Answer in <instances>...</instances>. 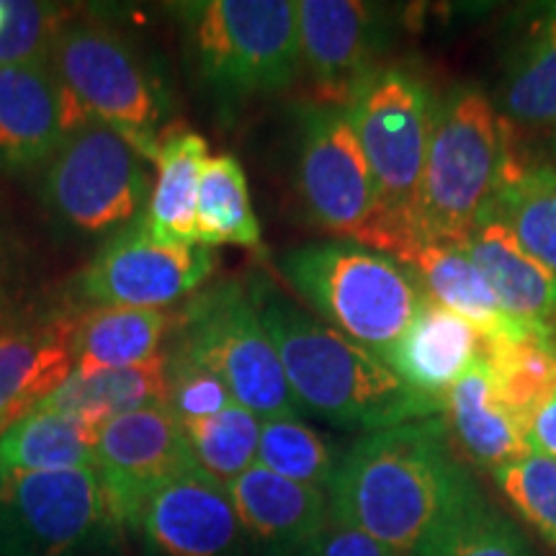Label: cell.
<instances>
[{
  "label": "cell",
  "instance_id": "1",
  "mask_svg": "<svg viewBox=\"0 0 556 556\" xmlns=\"http://www.w3.org/2000/svg\"><path fill=\"white\" fill-rule=\"evenodd\" d=\"M477 495L443 415L361 435L328 484L330 518L400 556H417Z\"/></svg>",
  "mask_w": 556,
  "mask_h": 556
},
{
  "label": "cell",
  "instance_id": "2",
  "mask_svg": "<svg viewBox=\"0 0 556 556\" xmlns=\"http://www.w3.org/2000/svg\"><path fill=\"white\" fill-rule=\"evenodd\" d=\"M250 294L302 413L364 435L443 415V402L415 392L374 353L281 291L258 281Z\"/></svg>",
  "mask_w": 556,
  "mask_h": 556
},
{
  "label": "cell",
  "instance_id": "3",
  "mask_svg": "<svg viewBox=\"0 0 556 556\" xmlns=\"http://www.w3.org/2000/svg\"><path fill=\"white\" fill-rule=\"evenodd\" d=\"M510 129L477 86L435 96L415 232L420 242H456L475 232L510 165Z\"/></svg>",
  "mask_w": 556,
  "mask_h": 556
},
{
  "label": "cell",
  "instance_id": "4",
  "mask_svg": "<svg viewBox=\"0 0 556 556\" xmlns=\"http://www.w3.org/2000/svg\"><path fill=\"white\" fill-rule=\"evenodd\" d=\"M178 16L193 75L222 111L283 93L302 73L294 0H201Z\"/></svg>",
  "mask_w": 556,
  "mask_h": 556
},
{
  "label": "cell",
  "instance_id": "5",
  "mask_svg": "<svg viewBox=\"0 0 556 556\" xmlns=\"http://www.w3.org/2000/svg\"><path fill=\"white\" fill-rule=\"evenodd\" d=\"M276 266L325 325L379 361L426 302L405 263L361 242H307L278 255Z\"/></svg>",
  "mask_w": 556,
  "mask_h": 556
},
{
  "label": "cell",
  "instance_id": "6",
  "mask_svg": "<svg viewBox=\"0 0 556 556\" xmlns=\"http://www.w3.org/2000/svg\"><path fill=\"white\" fill-rule=\"evenodd\" d=\"M50 65L80 119L103 122L155 163L173 101L155 65L127 31L75 11L54 41Z\"/></svg>",
  "mask_w": 556,
  "mask_h": 556
},
{
  "label": "cell",
  "instance_id": "7",
  "mask_svg": "<svg viewBox=\"0 0 556 556\" xmlns=\"http://www.w3.org/2000/svg\"><path fill=\"white\" fill-rule=\"evenodd\" d=\"M433 109L428 83L392 62L345 109L377 189L379 250L400 263L417 245L415 214Z\"/></svg>",
  "mask_w": 556,
  "mask_h": 556
},
{
  "label": "cell",
  "instance_id": "8",
  "mask_svg": "<svg viewBox=\"0 0 556 556\" xmlns=\"http://www.w3.org/2000/svg\"><path fill=\"white\" fill-rule=\"evenodd\" d=\"M124 533L96 469H0V556H116Z\"/></svg>",
  "mask_w": 556,
  "mask_h": 556
},
{
  "label": "cell",
  "instance_id": "9",
  "mask_svg": "<svg viewBox=\"0 0 556 556\" xmlns=\"http://www.w3.org/2000/svg\"><path fill=\"white\" fill-rule=\"evenodd\" d=\"M152 197L148 160L119 131L83 119L39 168V201L60 227L78 235L119 232Z\"/></svg>",
  "mask_w": 556,
  "mask_h": 556
},
{
  "label": "cell",
  "instance_id": "10",
  "mask_svg": "<svg viewBox=\"0 0 556 556\" xmlns=\"http://www.w3.org/2000/svg\"><path fill=\"white\" fill-rule=\"evenodd\" d=\"M173 348L212 368L240 407L261 420L302 415L253 294L242 283H219L193 296L173 319Z\"/></svg>",
  "mask_w": 556,
  "mask_h": 556
},
{
  "label": "cell",
  "instance_id": "11",
  "mask_svg": "<svg viewBox=\"0 0 556 556\" xmlns=\"http://www.w3.org/2000/svg\"><path fill=\"white\" fill-rule=\"evenodd\" d=\"M294 189L304 217L332 240L379 250L377 189L348 111L307 101L294 109Z\"/></svg>",
  "mask_w": 556,
  "mask_h": 556
},
{
  "label": "cell",
  "instance_id": "12",
  "mask_svg": "<svg viewBox=\"0 0 556 556\" xmlns=\"http://www.w3.org/2000/svg\"><path fill=\"white\" fill-rule=\"evenodd\" d=\"M214 268V248L163 245L150 235L142 214L103 242L75 276L73 289L90 307L157 309L197 291Z\"/></svg>",
  "mask_w": 556,
  "mask_h": 556
},
{
  "label": "cell",
  "instance_id": "13",
  "mask_svg": "<svg viewBox=\"0 0 556 556\" xmlns=\"http://www.w3.org/2000/svg\"><path fill=\"white\" fill-rule=\"evenodd\" d=\"M299 54L315 101L348 109L381 67L394 41L392 13L361 0H299Z\"/></svg>",
  "mask_w": 556,
  "mask_h": 556
},
{
  "label": "cell",
  "instance_id": "14",
  "mask_svg": "<svg viewBox=\"0 0 556 556\" xmlns=\"http://www.w3.org/2000/svg\"><path fill=\"white\" fill-rule=\"evenodd\" d=\"M96 456V471L127 533L139 507L157 486L199 467L184 422L170 405H152L111 417L101 428Z\"/></svg>",
  "mask_w": 556,
  "mask_h": 556
},
{
  "label": "cell",
  "instance_id": "15",
  "mask_svg": "<svg viewBox=\"0 0 556 556\" xmlns=\"http://www.w3.org/2000/svg\"><path fill=\"white\" fill-rule=\"evenodd\" d=\"M129 533L144 556H245L248 546L225 482L193 467L157 486Z\"/></svg>",
  "mask_w": 556,
  "mask_h": 556
},
{
  "label": "cell",
  "instance_id": "16",
  "mask_svg": "<svg viewBox=\"0 0 556 556\" xmlns=\"http://www.w3.org/2000/svg\"><path fill=\"white\" fill-rule=\"evenodd\" d=\"M83 119L50 62L0 65V170H37Z\"/></svg>",
  "mask_w": 556,
  "mask_h": 556
},
{
  "label": "cell",
  "instance_id": "17",
  "mask_svg": "<svg viewBox=\"0 0 556 556\" xmlns=\"http://www.w3.org/2000/svg\"><path fill=\"white\" fill-rule=\"evenodd\" d=\"M253 556H307L330 523L328 492L253 464L227 484Z\"/></svg>",
  "mask_w": 556,
  "mask_h": 556
},
{
  "label": "cell",
  "instance_id": "18",
  "mask_svg": "<svg viewBox=\"0 0 556 556\" xmlns=\"http://www.w3.org/2000/svg\"><path fill=\"white\" fill-rule=\"evenodd\" d=\"M475 266L495 291L500 307L528 336H556V276L533 258L516 235L492 214L462 242Z\"/></svg>",
  "mask_w": 556,
  "mask_h": 556
},
{
  "label": "cell",
  "instance_id": "19",
  "mask_svg": "<svg viewBox=\"0 0 556 556\" xmlns=\"http://www.w3.org/2000/svg\"><path fill=\"white\" fill-rule=\"evenodd\" d=\"M73 317L58 312L0 332V435L73 374Z\"/></svg>",
  "mask_w": 556,
  "mask_h": 556
},
{
  "label": "cell",
  "instance_id": "20",
  "mask_svg": "<svg viewBox=\"0 0 556 556\" xmlns=\"http://www.w3.org/2000/svg\"><path fill=\"white\" fill-rule=\"evenodd\" d=\"M482 351V332L426 299L397 343L381 356V364L392 368L415 392L443 402L451 387L477 364Z\"/></svg>",
  "mask_w": 556,
  "mask_h": 556
},
{
  "label": "cell",
  "instance_id": "21",
  "mask_svg": "<svg viewBox=\"0 0 556 556\" xmlns=\"http://www.w3.org/2000/svg\"><path fill=\"white\" fill-rule=\"evenodd\" d=\"M402 263L415 276L426 299L467 319L471 328L482 332L484 340L528 336L500 307L495 291L490 289L482 270L456 242H420L409 250Z\"/></svg>",
  "mask_w": 556,
  "mask_h": 556
},
{
  "label": "cell",
  "instance_id": "22",
  "mask_svg": "<svg viewBox=\"0 0 556 556\" xmlns=\"http://www.w3.org/2000/svg\"><path fill=\"white\" fill-rule=\"evenodd\" d=\"M443 420L467 462L490 475L528 454L523 430L500 402L482 356L451 387L443 400Z\"/></svg>",
  "mask_w": 556,
  "mask_h": 556
},
{
  "label": "cell",
  "instance_id": "23",
  "mask_svg": "<svg viewBox=\"0 0 556 556\" xmlns=\"http://www.w3.org/2000/svg\"><path fill=\"white\" fill-rule=\"evenodd\" d=\"M492 103L507 129L556 131V5L518 37Z\"/></svg>",
  "mask_w": 556,
  "mask_h": 556
},
{
  "label": "cell",
  "instance_id": "24",
  "mask_svg": "<svg viewBox=\"0 0 556 556\" xmlns=\"http://www.w3.org/2000/svg\"><path fill=\"white\" fill-rule=\"evenodd\" d=\"M208 157L206 139L186 124H168L160 135L157 180L144 225L163 245H201L197 229L199 178Z\"/></svg>",
  "mask_w": 556,
  "mask_h": 556
},
{
  "label": "cell",
  "instance_id": "25",
  "mask_svg": "<svg viewBox=\"0 0 556 556\" xmlns=\"http://www.w3.org/2000/svg\"><path fill=\"white\" fill-rule=\"evenodd\" d=\"M152 405H168L165 353L127 368H101V371L73 368L58 392L50 394L39 407L73 415L101 430L111 417Z\"/></svg>",
  "mask_w": 556,
  "mask_h": 556
},
{
  "label": "cell",
  "instance_id": "26",
  "mask_svg": "<svg viewBox=\"0 0 556 556\" xmlns=\"http://www.w3.org/2000/svg\"><path fill=\"white\" fill-rule=\"evenodd\" d=\"M173 317L148 307H90L73 317V361L78 371L127 368L160 356Z\"/></svg>",
  "mask_w": 556,
  "mask_h": 556
},
{
  "label": "cell",
  "instance_id": "27",
  "mask_svg": "<svg viewBox=\"0 0 556 556\" xmlns=\"http://www.w3.org/2000/svg\"><path fill=\"white\" fill-rule=\"evenodd\" d=\"M99 435V428L78 417L37 407L0 435V469H96Z\"/></svg>",
  "mask_w": 556,
  "mask_h": 556
},
{
  "label": "cell",
  "instance_id": "28",
  "mask_svg": "<svg viewBox=\"0 0 556 556\" xmlns=\"http://www.w3.org/2000/svg\"><path fill=\"white\" fill-rule=\"evenodd\" d=\"M486 214L503 222L520 245L556 276V165L510 160Z\"/></svg>",
  "mask_w": 556,
  "mask_h": 556
},
{
  "label": "cell",
  "instance_id": "29",
  "mask_svg": "<svg viewBox=\"0 0 556 556\" xmlns=\"http://www.w3.org/2000/svg\"><path fill=\"white\" fill-rule=\"evenodd\" d=\"M482 358L500 402L526 430L556 394V345L536 336L484 340Z\"/></svg>",
  "mask_w": 556,
  "mask_h": 556
},
{
  "label": "cell",
  "instance_id": "30",
  "mask_svg": "<svg viewBox=\"0 0 556 556\" xmlns=\"http://www.w3.org/2000/svg\"><path fill=\"white\" fill-rule=\"evenodd\" d=\"M199 242L206 248H261V222L250 199L248 176L229 152L206 157L197 199Z\"/></svg>",
  "mask_w": 556,
  "mask_h": 556
},
{
  "label": "cell",
  "instance_id": "31",
  "mask_svg": "<svg viewBox=\"0 0 556 556\" xmlns=\"http://www.w3.org/2000/svg\"><path fill=\"white\" fill-rule=\"evenodd\" d=\"M417 556H536L516 523L484 495L451 516Z\"/></svg>",
  "mask_w": 556,
  "mask_h": 556
},
{
  "label": "cell",
  "instance_id": "32",
  "mask_svg": "<svg viewBox=\"0 0 556 556\" xmlns=\"http://www.w3.org/2000/svg\"><path fill=\"white\" fill-rule=\"evenodd\" d=\"M340 456L330 443L299 417H276V420L261 422L255 464L274 475L328 492Z\"/></svg>",
  "mask_w": 556,
  "mask_h": 556
},
{
  "label": "cell",
  "instance_id": "33",
  "mask_svg": "<svg viewBox=\"0 0 556 556\" xmlns=\"http://www.w3.org/2000/svg\"><path fill=\"white\" fill-rule=\"evenodd\" d=\"M261 422V417L235 402L206 420L184 422V430L199 467L229 484L258 458Z\"/></svg>",
  "mask_w": 556,
  "mask_h": 556
},
{
  "label": "cell",
  "instance_id": "34",
  "mask_svg": "<svg viewBox=\"0 0 556 556\" xmlns=\"http://www.w3.org/2000/svg\"><path fill=\"white\" fill-rule=\"evenodd\" d=\"M497 490L548 546L556 548V462L533 454L492 471Z\"/></svg>",
  "mask_w": 556,
  "mask_h": 556
},
{
  "label": "cell",
  "instance_id": "35",
  "mask_svg": "<svg viewBox=\"0 0 556 556\" xmlns=\"http://www.w3.org/2000/svg\"><path fill=\"white\" fill-rule=\"evenodd\" d=\"M5 29L0 34V65L50 62L62 26L75 16L67 5L37 0H5Z\"/></svg>",
  "mask_w": 556,
  "mask_h": 556
},
{
  "label": "cell",
  "instance_id": "36",
  "mask_svg": "<svg viewBox=\"0 0 556 556\" xmlns=\"http://www.w3.org/2000/svg\"><path fill=\"white\" fill-rule=\"evenodd\" d=\"M165 366H168V405L180 422L206 420L235 405L225 381L178 348L170 345V351H165Z\"/></svg>",
  "mask_w": 556,
  "mask_h": 556
},
{
  "label": "cell",
  "instance_id": "37",
  "mask_svg": "<svg viewBox=\"0 0 556 556\" xmlns=\"http://www.w3.org/2000/svg\"><path fill=\"white\" fill-rule=\"evenodd\" d=\"M31 289L34 258L9 212L0 206V332L24 323L21 317L31 299Z\"/></svg>",
  "mask_w": 556,
  "mask_h": 556
},
{
  "label": "cell",
  "instance_id": "38",
  "mask_svg": "<svg viewBox=\"0 0 556 556\" xmlns=\"http://www.w3.org/2000/svg\"><path fill=\"white\" fill-rule=\"evenodd\" d=\"M307 556H400L392 548H387L379 541L368 539L366 533L356 531V528L336 523L330 518L328 528L323 531V536L317 539V544L309 548Z\"/></svg>",
  "mask_w": 556,
  "mask_h": 556
},
{
  "label": "cell",
  "instance_id": "39",
  "mask_svg": "<svg viewBox=\"0 0 556 556\" xmlns=\"http://www.w3.org/2000/svg\"><path fill=\"white\" fill-rule=\"evenodd\" d=\"M526 446L533 454L548 456L556 462V394L531 417L526 430Z\"/></svg>",
  "mask_w": 556,
  "mask_h": 556
},
{
  "label": "cell",
  "instance_id": "40",
  "mask_svg": "<svg viewBox=\"0 0 556 556\" xmlns=\"http://www.w3.org/2000/svg\"><path fill=\"white\" fill-rule=\"evenodd\" d=\"M544 163H552V165H556V131L552 137H548V148H546V157H544Z\"/></svg>",
  "mask_w": 556,
  "mask_h": 556
},
{
  "label": "cell",
  "instance_id": "41",
  "mask_svg": "<svg viewBox=\"0 0 556 556\" xmlns=\"http://www.w3.org/2000/svg\"><path fill=\"white\" fill-rule=\"evenodd\" d=\"M5 21H9V13H5V0H0V34L5 29Z\"/></svg>",
  "mask_w": 556,
  "mask_h": 556
},
{
  "label": "cell",
  "instance_id": "42",
  "mask_svg": "<svg viewBox=\"0 0 556 556\" xmlns=\"http://www.w3.org/2000/svg\"><path fill=\"white\" fill-rule=\"evenodd\" d=\"M116 556H135V554H131V552H129L127 541H124V544H122V548H119V552H116Z\"/></svg>",
  "mask_w": 556,
  "mask_h": 556
},
{
  "label": "cell",
  "instance_id": "43",
  "mask_svg": "<svg viewBox=\"0 0 556 556\" xmlns=\"http://www.w3.org/2000/svg\"><path fill=\"white\" fill-rule=\"evenodd\" d=\"M554 345H556V336H554Z\"/></svg>",
  "mask_w": 556,
  "mask_h": 556
}]
</instances>
